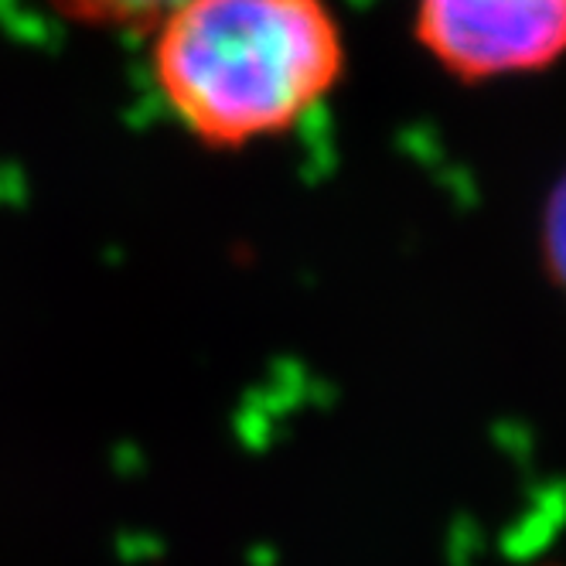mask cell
Returning a JSON list of instances; mask_svg holds the SVG:
<instances>
[{
  "instance_id": "1",
  "label": "cell",
  "mask_w": 566,
  "mask_h": 566,
  "mask_svg": "<svg viewBox=\"0 0 566 566\" xmlns=\"http://www.w3.org/2000/svg\"><path fill=\"white\" fill-rule=\"evenodd\" d=\"M342 69V31L321 0H181L157 24L160 96L209 147L291 130Z\"/></svg>"
},
{
  "instance_id": "4",
  "label": "cell",
  "mask_w": 566,
  "mask_h": 566,
  "mask_svg": "<svg viewBox=\"0 0 566 566\" xmlns=\"http://www.w3.org/2000/svg\"><path fill=\"white\" fill-rule=\"evenodd\" d=\"M539 256L553 287L566 297V171L549 188L539 216Z\"/></svg>"
},
{
  "instance_id": "2",
  "label": "cell",
  "mask_w": 566,
  "mask_h": 566,
  "mask_svg": "<svg viewBox=\"0 0 566 566\" xmlns=\"http://www.w3.org/2000/svg\"><path fill=\"white\" fill-rule=\"evenodd\" d=\"M417 38L468 83L539 72L566 55V0H420Z\"/></svg>"
},
{
  "instance_id": "3",
  "label": "cell",
  "mask_w": 566,
  "mask_h": 566,
  "mask_svg": "<svg viewBox=\"0 0 566 566\" xmlns=\"http://www.w3.org/2000/svg\"><path fill=\"white\" fill-rule=\"evenodd\" d=\"M45 4L75 24L90 28H157L181 0H45Z\"/></svg>"
}]
</instances>
